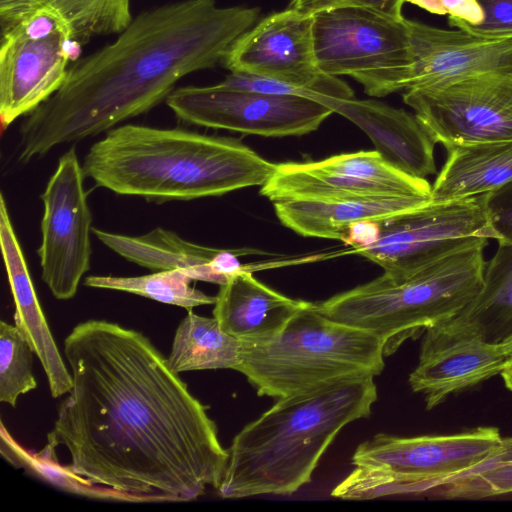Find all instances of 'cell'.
I'll use <instances>...</instances> for the list:
<instances>
[{"label": "cell", "instance_id": "83f0119b", "mask_svg": "<svg viewBox=\"0 0 512 512\" xmlns=\"http://www.w3.org/2000/svg\"><path fill=\"white\" fill-rule=\"evenodd\" d=\"M431 491L449 499H481L512 493V437L502 438L482 462L444 480Z\"/></svg>", "mask_w": 512, "mask_h": 512}, {"label": "cell", "instance_id": "6da1fadb", "mask_svg": "<svg viewBox=\"0 0 512 512\" xmlns=\"http://www.w3.org/2000/svg\"><path fill=\"white\" fill-rule=\"evenodd\" d=\"M64 356L72 387L45 448L64 446L69 470L128 501H191L219 487L228 449L148 337L92 319L68 334Z\"/></svg>", "mask_w": 512, "mask_h": 512}, {"label": "cell", "instance_id": "d6986e66", "mask_svg": "<svg viewBox=\"0 0 512 512\" xmlns=\"http://www.w3.org/2000/svg\"><path fill=\"white\" fill-rule=\"evenodd\" d=\"M0 245L14 302V323L40 360L53 398L67 394L72 375L64 364L38 300L28 265L0 195Z\"/></svg>", "mask_w": 512, "mask_h": 512}, {"label": "cell", "instance_id": "ba28073f", "mask_svg": "<svg viewBox=\"0 0 512 512\" xmlns=\"http://www.w3.org/2000/svg\"><path fill=\"white\" fill-rule=\"evenodd\" d=\"M485 239H494V234L483 194L431 200L378 222L377 239L355 251L397 277Z\"/></svg>", "mask_w": 512, "mask_h": 512}, {"label": "cell", "instance_id": "e0dca14e", "mask_svg": "<svg viewBox=\"0 0 512 512\" xmlns=\"http://www.w3.org/2000/svg\"><path fill=\"white\" fill-rule=\"evenodd\" d=\"M413 54L409 89L425 88L487 72L512 70V39H487L408 19Z\"/></svg>", "mask_w": 512, "mask_h": 512}, {"label": "cell", "instance_id": "484cf974", "mask_svg": "<svg viewBox=\"0 0 512 512\" xmlns=\"http://www.w3.org/2000/svg\"><path fill=\"white\" fill-rule=\"evenodd\" d=\"M242 342L226 333L213 318L188 310L176 329L168 363L177 373L197 370H237Z\"/></svg>", "mask_w": 512, "mask_h": 512}, {"label": "cell", "instance_id": "3957f363", "mask_svg": "<svg viewBox=\"0 0 512 512\" xmlns=\"http://www.w3.org/2000/svg\"><path fill=\"white\" fill-rule=\"evenodd\" d=\"M82 168L98 187L161 203L262 186L276 164L235 138L125 124L91 145Z\"/></svg>", "mask_w": 512, "mask_h": 512}, {"label": "cell", "instance_id": "9c48e42d", "mask_svg": "<svg viewBox=\"0 0 512 512\" xmlns=\"http://www.w3.org/2000/svg\"><path fill=\"white\" fill-rule=\"evenodd\" d=\"M74 44L78 43L67 22L48 9L36 11L1 32L2 132L19 117L37 109L62 86Z\"/></svg>", "mask_w": 512, "mask_h": 512}, {"label": "cell", "instance_id": "ffe728a7", "mask_svg": "<svg viewBox=\"0 0 512 512\" xmlns=\"http://www.w3.org/2000/svg\"><path fill=\"white\" fill-rule=\"evenodd\" d=\"M213 317L228 334L243 343L265 340L277 333L311 302L292 299L257 280L248 269L220 285Z\"/></svg>", "mask_w": 512, "mask_h": 512}, {"label": "cell", "instance_id": "cb8c5ba5", "mask_svg": "<svg viewBox=\"0 0 512 512\" xmlns=\"http://www.w3.org/2000/svg\"><path fill=\"white\" fill-rule=\"evenodd\" d=\"M498 243L479 292L458 315L438 325L494 344L512 335V244Z\"/></svg>", "mask_w": 512, "mask_h": 512}, {"label": "cell", "instance_id": "d6a6232c", "mask_svg": "<svg viewBox=\"0 0 512 512\" xmlns=\"http://www.w3.org/2000/svg\"><path fill=\"white\" fill-rule=\"evenodd\" d=\"M429 12L458 17L469 23L482 19V12L475 0H403Z\"/></svg>", "mask_w": 512, "mask_h": 512}, {"label": "cell", "instance_id": "7402d4cb", "mask_svg": "<svg viewBox=\"0 0 512 512\" xmlns=\"http://www.w3.org/2000/svg\"><path fill=\"white\" fill-rule=\"evenodd\" d=\"M93 234L124 259L154 271L180 269L197 281L218 285L227 279L217 274L214 261L222 249L196 244L177 233L157 227L143 235L131 236L92 228Z\"/></svg>", "mask_w": 512, "mask_h": 512}, {"label": "cell", "instance_id": "30bf717a", "mask_svg": "<svg viewBox=\"0 0 512 512\" xmlns=\"http://www.w3.org/2000/svg\"><path fill=\"white\" fill-rule=\"evenodd\" d=\"M436 143L512 141V70L409 89L403 96Z\"/></svg>", "mask_w": 512, "mask_h": 512}, {"label": "cell", "instance_id": "44dd1931", "mask_svg": "<svg viewBox=\"0 0 512 512\" xmlns=\"http://www.w3.org/2000/svg\"><path fill=\"white\" fill-rule=\"evenodd\" d=\"M431 199L389 197L346 200H289L274 202L280 222L304 237L339 240L346 244L352 225L381 222Z\"/></svg>", "mask_w": 512, "mask_h": 512}, {"label": "cell", "instance_id": "9a60e30c", "mask_svg": "<svg viewBox=\"0 0 512 512\" xmlns=\"http://www.w3.org/2000/svg\"><path fill=\"white\" fill-rule=\"evenodd\" d=\"M501 439L497 428L487 426L436 436L378 433L356 448L352 464L389 471L401 495L422 494L482 462Z\"/></svg>", "mask_w": 512, "mask_h": 512}, {"label": "cell", "instance_id": "2e32d148", "mask_svg": "<svg viewBox=\"0 0 512 512\" xmlns=\"http://www.w3.org/2000/svg\"><path fill=\"white\" fill-rule=\"evenodd\" d=\"M508 358L500 344L436 325L423 333L408 383L433 409L450 395L500 374Z\"/></svg>", "mask_w": 512, "mask_h": 512}, {"label": "cell", "instance_id": "f1b7e54d", "mask_svg": "<svg viewBox=\"0 0 512 512\" xmlns=\"http://www.w3.org/2000/svg\"><path fill=\"white\" fill-rule=\"evenodd\" d=\"M33 350L15 325L0 322V401L15 408L20 395L37 387Z\"/></svg>", "mask_w": 512, "mask_h": 512}, {"label": "cell", "instance_id": "d4e9b609", "mask_svg": "<svg viewBox=\"0 0 512 512\" xmlns=\"http://www.w3.org/2000/svg\"><path fill=\"white\" fill-rule=\"evenodd\" d=\"M57 12L69 25L74 41L119 34L131 23V0H0V32L39 10Z\"/></svg>", "mask_w": 512, "mask_h": 512}, {"label": "cell", "instance_id": "5bb4252c", "mask_svg": "<svg viewBox=\"0 0 512 512\" xmlns=\"http://www.w3.org/2000/svg\"><path fill=\"white\" fill-rule=\"evenodd\" d=\"M84 172L75 147L58 160L41 200V276L58 300L73 298L90 269L92 214L84 189Z\"/></svg>", "mask_w": 512, "mask_h": 512}, {"label": "cell", "instance_id": "277c9868", "mask_svg": "<svg viewBox=\"0 0 512 512\" xmlns=\"http://www.w3.org/2000/svg\"><path fill=\"white\" fill-rule=\"evenodd\" d=\"M276 400L233 438L217 488L222 498L298 491L340 431L371 414L377 387L374 377H362Z\"/></svg>", "mask_w": 512, "mask_h": 512}, {"label": "cell", "instance_id": "8fae6325", "mask_svg": "<svg viewBox=\"0 0 512 512\" xmlns=\"http://www.w3.org/2000/svg\"><path fill=\"white\" fill-rule=\"evenodd\" d=\"M182 121L265 137L300 136L319 128L333 112L317 100L213 86H184L165 100Z\"/></svg>", "mask_w": 512, "mask_h": 512}, {"label": "cell", "instance_id": "603a6c76", "mask_svg": "<svg viewBox=\"0 0 512 512\" xmlns=\"http://www.w3.org/2000/svg\"><path fill=\"white\" fill-rule=\"evenodd\" d=\"M431 186V200L479 196L512 181V141L455 145Z\"/></svg>", "mask_w": 512, "mask_h": 512}, {"label": "cell", "instance_id": "5b68a950", "mask_svg": "<svg viewBox=\"0 0 512 512\" xmlns=\"http://www.w3.org/2000/svg\"><path fill=\"white\" fill-rule=\"evenodd\" d=\"M488 239L408 275L381 276L315 303L323 315L367 330L392 352L405 340L458 315L479 292Z\"/></svg>", "mask_w": 512, "mask_h": 512}, {"label": "cell", "instance_id": "f546056e", "mask_svg": "<svg viewBox=\"0 0 512 512\" xmlns=\"http://www.w3.org/2000/svg\"><path fill=\"white\" fill-rule=\"evenodd\" d=\"M482 12V19L469 23L449 16L451 26L487 39H512V0H475Z\"/></svg>", "mask_w": 512, "mask_h": 512}, {"label": "cell", "instance_id": "8992f818", "mask_svg": "<svg viewBox=\"0 0 512 512\" xmlns=\"http://www.w3.org/2000/svg\"><path fill=\"white\" fill-rule=\"evenodd\" d=\"M385 342L375 334L320 313L298 311L273 336L242 342V373L259 396L275 399L345 380L375 377L384 369Z\"/></svg>", "mask_w": 512, "mask_h": 512}, {"label": "cell", "instance_id": "7c38bea8", "mask_svg": "<svg viewBox=\"0 0 512 512\" xmlns=\"http://www.w3.org/2000/svg\"><path fill=\"white\" fill-rule=\"evenodd\" d=\"M224 66L304 90L308 97L353 98L352 89L318 66L313 15L288 8L262 19L239 36L226 52Z\"/></svg>", "mask_w": 512, "mask_h": 512}, {"label": "cell", "instance_id": "52a82bcc", "mask_svg": "<svg viewBox=\"0 0 512 512\" xmlns=\"http://www.w3.org/2000/svg\"><path fill=\"white\" fill-rule=\"evenodd\" d=\"M319 68L350 76L374 97L407 90L413 73L408 19L368 6H343L313 14Z\"/></svg>", "mask_w": 512, "mask_h": 512}, {"label": "cell", "instance_id": "7a4b0ae2", "mask_svg": "<svg viewBox=\"0 0 512 512\" xmlns=\"http://www.w3.org/2000/svg\"><path fill=\"white\" fill-rule=\"evenodd\" d=\"M257 8L177 0L143 10L110 44L69 66L62 86L19 129L22 163L106 133L166 100L183 77L223 60Z\"/></svg>", "mask_w": 512, "mask_h": 512}, {"label": "cell", "instance_id": "1f68e13d", "mask_svg": "<svg viewBox=\"0 0 512 512\" xmlns=\"http://www.w3.org/2000/svg\"><path fill=\"white\" fill-rule=\"evenodd\" d=\"M403 0H290L289 8L302 14L313 15L317 12L343 6H368L387 12L402 14Z\"/></svg>", "mask_w": 512, "mask_h": 512}, {"label": "cell", "instance_id": "ac0fdd59", "mask_svg": "<svg viewBox=\"0 0 512 512\" xmlns=\"http://www.w3.org/2000/svg\"><path fill=\"white\" fill-rule=\"evenodd\" d=\"M355 125L373 142L390 165L415 178L436 173V142L415 114L376 100L316 97Z\"/></svg>", "mask_w": 512, "mask_h": 512}, {"label": "cell", "instance_id": "4fadbf2b", "mask_svg": "<svg viewBox=\"0 0 512 512\" xmlns=\"http://www.w3.org/2000/svg\"><path fill=\"white\" fill-rule=\"evenodd\" d=\"M260 193L272 203L389 197L431 199V185L426 179L396 169L374 150L338 154L320 161L276 164Z\"/></svg>", "mask_w": 512, "mask_h": 512}, {"label": "cell", "instance_id": "4dcf8cb0", "mask_svg": "<svg viewBox=\"0 0 512 512\" xmlns=\"http://www.w3.org/2000/svg\"><path fill=\"white\" fill-rule=\"evenodd\" d=\"M484 203L494 239L512 244V181L484 194Z\"/></svg>", "mask_w": 512, "mask_h": 512}, {"label": "cell", "instance_id": "e575fe53", "mask_svg": "<svg viewBox=\"0 0 512 512\" xmlns=\"http://www.w3.org/2000/svg\"><path fill=\"white\" fill-rule=\"evenodd\" d=\"M500 346L509 357L512 356V335L501 342Z\"/></svg>", "mask_w": 512, "mask_h": 512}, {"label": "cell", "instance_id": "4316f807", "mask_svg": "<svg viewBox=\"0 0 512 512\" xmlns=\"http://www.w3.org/2000/svg\"><path fill=\"white\" fill-rule=\"evenodd\" d=\"M193 279L183 270L154 271L142 276H87L84 285L92 288L123 291L187 310L214 304L210 296L191 286Z\"/></svg>", "mask_w": 512, "mask_h": 512}, {"label": "cell", "instance_id": "836d02e7", "mask_svg": "<svg viewBox=\"0 0 512 512\" xmlns=\"http://www.w3.org/2000/svg\"><path fill=\"white\" fill-rule=\"evenodd\" d=\"M500 375L504 381L505 386L510 391H512V356L508 358V361Z\"/></svg>", "mask_w": 512, "mask_h": 512}]
</instances>
